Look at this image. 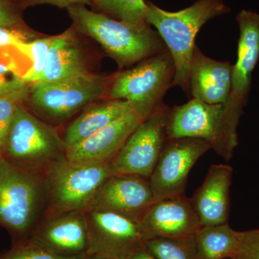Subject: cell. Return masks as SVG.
I'll list each match as a JSON object with an SVG mask.
<instances>
[{
    "label": "cell",
    "mask_w": 259,
    "mask_h": 259,
    "mask_svg": "<svg viewBox=\"0 0 259 259\" xmlns=\"http://www.w3.org/2000/svg\"><path fill=\"white\" fill-rule=\"evenodd\" d=\"M147 240L189 239L202 228L192 199L185 194L155 201L139 222Z\"/></svg>",
    "instance_id": "14"
},
{
    "label": "cell",
    "mask_w": 259,
    "mask_h": 259,
    "mask_svg": "<svg viewBox=\"0 0 259 259\" xmlns=\"http://www.w3.org/2000/svg\"><path fill=\"white\" fill-rule=\"evenodd\" d=\"M16 29L0 26V62L8 65L18 71L23 77L25 72L21 69V57L25 56L18 49V45L24 40Z\"/></svg>",
    "instance_id": "25"
},
{
    "label": "cell",
    "mask_w": 259,
    "mask_h": 259,
    "mask_svg": "<svg viewBox=\"0 0 259 259\" xmlns=\"http://www.w3.org/2000/svg\"><path fill=\"white\" fill-rule=\"evenodd\" d=\"M142 121L136 111L125 114L83 142L68 148L66 159L77 162H111Z\"/></svg>",
    "instance_id": "16"
},
{
    "label": "cell",
    "mask_w": 259,
    "mask_h": 259,
    "mask_svg": "<svg viewBox=\"0 0 259 259\" xmlns=\"http://www.w3.org/2000/svg\"><path fill=\"white\" fill-rule=\"evenodd\" d=\"M105 91V80L88 73L61 81L32 83L30 105L39 117L61 123L99 100Z\"/></svg>",
    "instance_id": "8"
},
{
    "label": "cell",
    "mask_w": 259,
    "mask_h": 259,
    "mask_svg": "<svg viewBox=\"0 0 259 259\" xmlns=\"http://www.w3.org/2000/svg\"><path fill=\"white\" fill-rule=\"evenodd\" d=\"M154 202L149 178L113 175L99 187L88 209L110 211L139 223Z\"/></svg>",
    "instance_id": "13"
},
{
    "label": "cell",
    "mask_w": 259,
    "mask_h": 259,
    "mask_svg": "<svg viewBox=\"0 0 259 259\" xmlns=\"http://www.w3.org/2000/svg\"><path fill=\"white\" fill-rule=\"evenodd\" d=\"M29 239L62 256L87 255L88 230L84 211H69L45 216Z\"/></svg>",
    "instance_id": "15"
},
{
    "label": "cell",
    "mask_w": 259,
    "mask_h": 259,
    "mask_svg": "<svg viewBox=\"0 0 259 259\" xmlns=\"http://www.w3.org/2000/svg\"><path fill=\"white\" fill-rule=\"evenodd\" d=\"M223 0H198L178 12H168L148 3L146 22L157 30L175 64L172 87L189 93V71L201 28L211 19L229 13Z\"/></svg>",
    "instance_id": "2"
},
{
    "label": "cell",
    "mask_w": 259,
    "mask_h": 259,
    "mask_svg": "<svg viewBox=\"0 0 259 259\" xmlns=\"http://www.w3.org/2000/svg\"><path fill=\"white\" fill-rule=\"evenodd\" d=\"M93 0H18L21 10L39 5H51L60 8H66L76 5H91Z\"/></svg>",
    "instance_id": "31"
},
{
    "label": "cell",
    "mask_w": 259,
    "mask_h": 259,
    "mask_svg": "<svg viewBox=\"0 0 259 259\" xmlns=\"http://www.w3.org/2000/svg\"><path fill=\"white\" fill-rule=\"evenodd\" d=\"M240 238L241 232L233 230L228 223L202 227L193 236L197 259H232Z\"/></svg>",
    "instance_id": "21"
},
{
    "label": "cell",
    "mask_w": 259,
    "mask_h": 259,
    "mask_svg": "<svg viewBox=\"0 0 259 259\" xmlns=\"http://www.w3.org/2000/svg\"><path fill=\"white\" fill-rule=\"evenodd\" d=\"M232 69L229 62L210 59L196 46L189 71V93L193 98L207 103L228 104Z\"/></svg>",
    "instance_id": "18"
},
{
    "label": "cell",
    "mask_w": 259,
    "mask_h": 259,
    "mask_svg": "<svg viewBox=\"0 0 259 259\" xmlns=\"http://www.w3.org/2000/svg\"><path fill=\"white\" fill-rule=\"evenodd\" d=\"M74 28L93 37L120 66H128L167 51L164 42L148 26L136 28L93 11L85 5L67 8Z\"/></svg>",
    "instance_id": "3"
},
{
    "label": "cell",
    "mask_w": 259,
    "mask_h": 259,
    "mask_svg": "<svg viewBox=\"0 0 259 259\" xmlns=\"http://www.w3.org/2000/svg\"><path fill=\"white\" fill-rule=\"evenodd\" d=\"M175 74L173 59L168 51H163L116 75L109 88V96L131 102L143 120H146L163 103Z\"/></svg>",
    "instance_id": "7"
},
{
    "label": "cell",
    "mask_w": 259,
    "mask_h": 259,
    "mask_svg": "<svg viewBox=\"0 0 259 259\" xmlns=\"http://www.w3.org/2000/svg\"><path fill=\"white\" fill-rule=\"evenodd\" d=\"M169 110L162 103L140 123L111 161L114 175L151 177L168 140L166 124Z\"/></svg>",
    "instance_id": "9"
},
{
    "label": "cell",
    "mask_w": 259,
    "mask_h": 259,
    "mask_svg": "<svg viewBox=\"0 0 259 259\" xmlns=\"http://www.w3.org/2000/svg\"><path fill=\"white\" fill-rule=\"evenodd\" d=\"M227 104H209L192 98L170 109L166 124L168 139L204 140L218 156L228 161L238 145V127L232 122Z\"/></svg>",
    "instance_id": "5"
},
{
    "label": "cell",
    "mask_w": 259,
    "mask_h": 259,
    "mask_svg": "<svg viewBox=\"0 0 259 259\" xmlns=\"http://www.w3.org/2000/svg\"><path fill=\"white\" fill-rule=\"evenodd\" d=\"M132 111H136L134 105L122 100L110 99L88 105L66 130L64 141L67 149L83 142L114 121Z\"/></svg>",
    "instance_id": "20"
},
{
    "label": "cell",
    "mask_w": 259,
    "mask_h": 259,
    "mask_svg": "<svg viewBox=\"0 0 259 259\" xmlns=\"http://www.w3.org/2000/svg\"><path fill=\"white\" fill-rule=\"evenodd\" d=\"M72 28L52 37L47 63L37 82H52L88 74Z\"/></svg>",
    "instance_id": "19"
},
{
    "label": "cell",
    "mask_w": 259,
    "mask_h": 259,
    "mask_svg": "<svg viewBox=\"0 0 259 259\" xmlns=\"http://www.w3.org/2000/svg\"><path fill=\"white\" fill-rule=\"evenodd\" d=\"M211 149L204 140L180 138L167 140L149 177L155 201L185 194L191 170Z\"/></svg>",
    "instance_id": "11"
},
{
    "label": "cell",
    "mask_w": 259,
    "mask_h": 259,
    "mask_svg": "<svg viewBox=\"0 0 259 259\" xmlns=\"http://www.w3.org/2000/svg\"><path fill=\"white\" fill-rule=\"evenodd\" d=\"M232 259H259V228L241 232L239 245Z\"/></svg>",
    "instance_id": "28"
},
{
    "label": "cell",
    "mask_w": 259,
    "mask_h": 259,
    "mask_svg": "<svg viewBox=\"0 0 259 259\" xmlns=\"http://www.w3.org/2000/svg\"><path fill=\"white\" fill-rule=\"evenodd\" d=\"M18 102L0 97V156L3 155Z\"/></svg>",
    "instance_id": "29"
},
{
    "label": "cell",
    "mask_w": 259,
    "mask_h": 259,
    "mask_svg": "<svg viewBox=\"0 0 259 259\" xmlns=\"http://www.w3.org/2000/svg\"><path fill=\"white\" fill-rule=\"evenodd\" d=\"M52 37H44L31 42L23 40L18 44V50L31 63L30 69L23 77L25 83H34L39 81L45 68Z\"/></svg>",
    "instance_id": "23"
},
{
    "label": "cell",
    "mask_w": 259,
    "mask_h": 259,
    "mask_svg": "<svg viewBox=\"0 0 259 259\" xmlns=\"http://www.w3.org/2000/svg\"><path fill=\"white\" fill-rule=\"evenodd\" d=\"M47 205L44 175L0 156V227L9 232L14 243L30 238L45 217Z\"/></svg>",
    "instance_id": "1"
},
{
    "label": "cell",
    "mask_w": 259,
    "mask_h": 259,
    "mask_svg": "<svg viewBox=\"0 0 259 259\" xmlns=\"http://www.w3.org/2000/svg\"><path fill=\"white\" fill-rule=\"evenodd\" d=\"M88 223L87 255L127 259L146 246L139 223L117 213L99 209L84 211Z\"/></svg>",
    "instance_id": "10"
},
{
    "label": "cell",
    "mask_w": 259,
    "mask_h": 259,
    "mask_svg": "<svg viewBox=\"0 0 259 259\" xmlns=\"http://www.w3.org/2000/svg\"><path fill=\"white\" fill-rule=\"evenodd\" d=\"M86 256H62L49 251L28 239L14 243L11 249L0 254V259H84Z\"/></svg>",
    "instance_id": "26"
},
{
    "label": "cell",
    "mask_w": 259,
    "mask_h": 259,
    "mask_svg": "<svg viewBox=\"0 0 259 259\" xmlns=\"http://www.w3.org/2000/svg\"><path fill=\"white\" fill-rule=\"evenodd\" d=\"M232 176L229 165H212L203 183L191 197L202 227L228 223Z\"/></svg>",
    "instance_id": "17"
},
{
    "label": "cell",
    "mask_w": 259,
    "mask_h": 259,
    "mask_svg": "<svg viewBox=\"0 0 259 259\" xmlns=\"http://www.w3.org/2000/svg\"><path fill=\"white\" fill-rule=\"evenodd\" d=\"M127 259H157L148 250L146 246L131 255Z\"/></svg>",
    "instance_id": "32"
},
{
    "label": "cell",
    "mask_w": 259,
    "mask_h": 259,
    "mask_svg": "<svg viewBox=\"0 0 259 259\" xmlns=\"http://www.w3.org/2000/svg\"><path fill=\"white\" fill-rule=\"evenodd\" d=\"M236 19L240 36L237 60L232 69L231 96L227 110L233 123L238 126L248 102L252 74L259 59V14L243 10Z\"/></svg>",
    "instance_id": "12"
},
{
    "label": "cell",
    "mask_w": 259,
    "mask_h": 259,
    "mask_svg": "<svg viewBox=\"0 0 259 259\" xmlns=\"http://www.w3.org/2000/svg\"><path fill=\"white\" fill-rule=\"evenodd\" d=\"M26 84L16 70L0 62V97L18 102L26 96Z\"/></svg>",
    "instance_id": "27"
},
{
    "label": "cell",
    "mask_w": 259,
    "mask_h": 259,
    "mask_svg": "<svg viewBox=\"0 0 259 259\" xmlns=\"http://www.w3.org/2000/svg\"><path fill=\"white\" fill-rule=\"evenodd\" d=\"M146 245L157 259H197L193 238L183 240L152 238L146 241Z\"/></svg>",
    "instance_id": "24"
},
{
    "label": "cell",
    "mask_w": 259,
    "mask_h": 259,
    "mask_svg": "<svg viewBox=\"0 0 259 259\" xmlns=\"http://www.w3.org/2000/svg\"><path fill=\"white\" fill-rule=\"evenodd\" d=\"M97 13L123 22L136 28L149 26L146 22L148 3L145 0H93Z\"/></svg>",
    "instance_id": "22"
},
{
    "label": "cell",
    "mask_w": 259,
    "mask_h": 259,
    "mask_svg": "<svg viewBox=\"0 0 259 259\" xmlns=\"http://www.w3.org/2000/svg\"><path fill=\"white\" fill-rule=\"evenodd\" d=\"M18 0H0V26L16 29L23 26Z\"/></svg>",
    "instance_id": "30"
},
{
    "label": "cell",
    "mask_w": 259,
    "mask_h": 259,
    "mask_svg": "<svg viewBox=\"0 0 259 259\" xmlns=\"http://www.w3.org/2000/svg\"><path fill=\"white\" fill-rule=\"evenodd\" d=\"M111 162L71 161L56 163L44 175L48 205L46 215L86 211L99 187L113 175Z\"/></svg>",
    "instance_id": "6"
},
{
    "label": "cell",
    "mask_w": 259,
    "mask_h": 259,
    "mask_svg": "<svg viewBox=\"0 0 259 259\" xmlns=\"http://www.w3.org/2000/svg\"><path fill=\"white\" fill-rule=\"evenodd\" d=\"M66 151L64 139L54 127L17 103L3 157L44 176L56 163L66 159Z\"/></svg>",
    "instance_id": "4"
},
{
    "label": "cell",
    "mask_w": 259,
    "mask_h": 259,
    "mask_svg": "<svg viewBox=\"0 0 259 259\" xmlns=\"http://www.w3.org/2000/svg\"><path fill=\"white\" fill-rule=\"evenodd\" d=\"M84 259H109L99 255H87Z\"/></svg>",
    "instance_id": "33"
}]
</instances>
